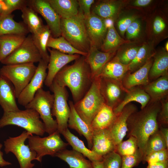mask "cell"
Returning <instances> with one entry per match:
<instances>
[{
	"mask_svg": "<svg viewBox=\"0 0 168 168\" xmlns=\"http://www.w3.org/2000/svg\"><path fill=\"white\" fill-rule=\"evenodd\" d=\"M6 7L1 16L12 14L14 11L21 10L23 7L28 5V0H3Z\"/></svg>",
	"mask_w": 168,
	"mask_h": 168,
	"instance_id": "48",
	"label": "cell"
},
{
	"mask_svg": "<svg viewBox=\"0 0 168 168\" xmlns=\"http://www.w3.org/2000/svg\"><path fill=\"white\" fill-rule=\"evenodd\" d=\"M116 116L113 109L104 103L94 118L91 126L93 130L109 128Z\"/></svg>",
	"mask_w": 168,
	"mask_h": 168,
	"instance_id": "35",
	"label": "cell"
},
{
	"mask_svg": "<svg viewBox=\"0 0 168 168\" xmlns=\"http://www.w3.org/2000/svg\"><path fill=\"white\" fill-rule=\"evenodd\" d=\"M51 32L47 25H44L36 33L31 35L33 42L38 50L42 59L48 63L49 55L47 51V43Z\"/></svg>",
	"mask_w": 168,
	"mask_h": 168,
	"instance_id": "39",
	"label": "cell"
},
{
	"mask_svg": "<svg viewBox=\"0 0 168 168\" xmlns=\"http://www.w3.org/2000/svg\"><path fill=\"white\" fill-rule=\"evenodd\" d=\"M147 41L153 43L156 46L168 37V16L157 8L146 16Z\"/></svg>",
	"mask_w": 168,
	"mask_h": 168,
	"instance_id": "11",
	"label": "cell"
},
{
	"mask_svg": "<svg viewBox=\"0 0 168 168\" xmlns=\"http://www.w3.org/2000/svg\"><path fill=\"white\" fill-rule=\"evenodd\" d=\"M36 68L37 66L32 63L6 65L0 69V75L12 83L17 99L31 80Z\"/></svg>",
	"mask_w": 168,
	"mask_h": 168,
	"instance_id": "7",
	"label": "cell"
},
{
	"mask_svg": "<svg viewBox=\"0 0 168 168\" xmlns=\"http://www.w3.org/2000/svg\"><path fill=\"white\" fill-rule=\"evenodd\" d=\"M142 161L138 149L133 154L121 156V168H133Z\"/></svg>",
	"mask_w": 168,
	"mask_h": 168,
	"instance_id": "47",
	"label": "cell"
},
{
	"mask_svg": "<svg viewBox=\"0 0 168 168\" xmlns=\"http://www.w3.org/2000/svg\"><path fill=\"white\" fill-rule=\"evenodd\" d=\"M54 156L66 162L70 168H93L91 161L86 159L81 153L73 149H64L57 153Z\"/></svg>",
	"mask_w": 168,
	"mask_h": 168,
	"instance_id": "30",
	"label": "cell"
},
{
	"mask_svg": "<svg viewBox=\"0 0 168 168\" xmlns=\"http://www.w3.org/2000/svg\"><path fill=\"white\" fill-rule=\"evenodd\" d=\"M100 77L95 78L84 96L74 104L75 109L78 114L90 125L97 113L105 103L100 90Z\"/></svg>",
	"mask_w": 168,
	"mask_h": 168,
	"instance_id": "5",
	"label": "cell"
},
{
	"mask_svg": "<svg viewBox=\"0 0 168 168\" xmlns=\"http://www.w3.org/2000/svg\"><path fill=\"white\" fill-rule=\"evenodd\" d=\"M92 142L91 150L100 156L116 152V145L109 128L93 130Z\"/></svg>",
	"mask_w": 168,
	"mask_h": 168,
	"instance_id": "20",
	"label": "cell"
},
{
	"mask_svg": "<svg viewBox=\"0 0 168 168\" xmlns=\"http://www.w3.org/2000/svg\"><path fill=\"white\" fill-rule=\"evenodd\" d=\"M161 109L157 117V121L161 125L167 126L168 124V97L160 100Z\"/></svg>",
	"mask_w": 168,
	"mask_h": 168,
	"instance_id": "50",
	"label": "cell"
},
{
	"mask_svg": "<svg viewBox=\"0 0 168 168\" xmlns=\"http://www.w3.org/2000/svg\"><path fill=\"white\" fill-rule=\"evenodd\" d=\"M41 55L35 46L31 35L26 36L22 43L1 63L10 65L39 62Z\"/></svg>",
	"mask_w": 168,
	"mask_h": 168,
	"instance_id": "12",
	"label": "cell"
},
{
	"mask_svg": "<svg viewBox=\"0 0 168 168\" xmlns=\"http://www.w3.org/2000/svg\"><path fill=\"white\" fill-rule=\"evenodd\" d=\"M153 60V57L135 71L132 73L127 72L122 82L124 87L129 90L137 86H144L148 84L150 82L149 73Z\"/></svg>",
	"mask_w": 168,
	"mask_h": 168,
	"instance_id": "23",
	"label": "cell"
},
{
	"mask_svg": "<svg viewBox=\"0 0 168 168\" xmlns=\"http://www.w3.org/2000/svg\"><path fill=\"white\" fill-rule=\"evenodd\" d=\"M129 0H102L97 1L92 12L101 18L114 23L125 7Z\"/></svg>",
	"mask_w": 168,
	"mask_h": 168,
	"instance_id": "18",
	"label": "cell"
},
{
	"mask_svg": "<svg viewBox=\"0 0 168 168\" xmlns=\"http://www.w3.org/2000/svg\"><path fill=\"white\" fill-rule=\"evenodd\" d=\"M85 22L91 46L100 49L105 36L108 27L107 21L91 12L85 18Z\"/></svg>",
	"mask_w": 168,
	"mask_h": 168,
	"instance_id": "16",
	"label": "cell"
},
{
	"mask_svg": "<svg viewBox=\"0 0 168 168\" xmlns=\"http://www.w3.org/2000/svg\"><path fill=\"white\" fill-rule=\"evenodd\" d=\"M16 98L15 91L12 83L6 78L0 75V105L4 112L20 110Z\"/></svg>",
	"mask_w": 168,
	"mask_h": 168,
	"instance_id": "22",
	"label": "cell"
},
{
	"mask_svg": "<svg viewBox=\"0 0 168 168\" xmlns=\"http://www.w3.org/2000/svg\"><path fill=\"white\" fill-rule=\"evenodd\" d=\"M28 5L44 19L53 37L57 38L61 36V18L47 0H28Z\"/></svg>",
	"mask_w": 168,
	"mask_h": 168,
	"instance_id": "13",
	"label": "cell"
},
{
	"mask_svg": "<svg viewBox=\"0 0 168 168\" xmlns=\"http://www.w3.org/2000/svg\"><path fill=\"white\" fill-rule=\"evenodd\" d=\"M145 18L146 16L138 18L130 24L126 30L125 39L138 43L147 41Z\"/></svg>",
	"mask_w": 168,
	"mask_h": 168,
	"instance_id": "33",
	"label": "cell"
},
{
	"mask_svg": "<svg viewBox=\"0 0 168 168\" xmlns=\"http://www.w3.org/2000/svg\"><path fill=\"white\" fill-rule=\"evenodd\" d=\"M138 149L136 138L130 136L128 139L122 141L117 145L116 152L122 156L133 154Z\"/></svg>",
	"mask_w": 168,
	"mask_h": 168,
	"instance_id": "45",
	"label": "cell"
},
{
	"mask_svg": "<svg viewBox=\"0 0 168 168\" xmlns=\"http://www.w3.org/2000/svg\"><path fill=\"white\" fill-rule=\"evenodd\" d=\"M144 16H145L136 10L125 9L114 22V26L120 36L124 39L126 30L130 24L137 19Z\"/></svg>",
	"mask_w": 168,
	"mask_h": 168,
	"instance_id": "38",
	"label": "cell"
},
{
	"mask_svg": "<svg viewBox=\"0 0 168 168\" xmlns=\"http://www.w3.org/2000/svg\"><path fill=\"white\" fill-rule=\"evenodd\" d=\"M103 168H121V156L117 152H111L103 157Z\"/></svg>",
	"mask_w": 168,
	"mask_h": 168,
	"instance_id": "46",
	"label": "cell"
},
{
	"mask_svg": "<svg viewBox=\"0 0 168 168\" xmlns=\"http://www.w3.org/2000/svg\"><path fill=\"white\" fill-rule=\"evenodd\" d=\"M40 119L38 113L31 109L4 112L0 119V128L8 125H16L23 128L31 135L43 136L45 129Z\"/></svg>",
	"mask_w": 168,
	"mask_h": 168,
	"instance_id": "4",
	"label": "cell"
},
{
	"mask_svg": "<svg viewBox=\"0 0 168 168\" xmlns=\"http://www.w3.org/2000/svg\"><path fill=\"white\" fill-rule=\"evenodd\" d=\"M107 24V32L100 49L102 51L108 52L117 50L122 45L131 42L122 38L117 31L113 21Z\"/></svg>",
	"mask_w": 168,
	"mask_h": 168,
	"instance_id": "28",
	"label": "cell"
},
{
	"mask_svg": "<svg viewBox=\"0 0 168 168\" xmlns=\"http://www.w3.org/2000/svg\"><path fill=\"white\" fill-rule=\"evenodd\" d=\"M49 53V59L47 65L48 72L44 83L50 87L58 73L68 63L75 61L81 55L68 54L61 53L56 49L47 48Z\"/></svg>",
	"mask_w": 168,
	"mask_h": 168,
	"instance_id": "15",
	"label": "cell"
},
{
	"mask_svg": "<svg viewBox=\"0 0 168 168\" xmlns=\"http://www.w3.org/2000/svg\"><path fill=\"white\" fill-rule=\"evenodd\" d=\"M68 104L70 109L68 126L76 130L81 136H83L91 149L92 146V136L93 130L91 125L86 124L79 116L76 111L72 101H69Z\"/></svg>",
	"mask_w": 168,
	"mask_h": 168,
	"instance_id": "24",
	"label": "cell"
},
{
	"mask_svg": "<svg viewBox=\"0 0 168 168\" xmlns=\"http://www.w3.org/2000/svg\"><path fill=\"white\" fill-rule=\"evenodd\" d=\"M168 147L161 136L159 130L152 135L148 139L144 151L143 160L150 154L160 150L167 149Z\"/></svg>",
	"mask_w": 168,
	"mask_h": 168,
	"instance_id": "44",
	"label": "cell"
},
{
	"mask_svg": "<svg viewBox=\"0 0 168 168\" xmlns=\"http://www.w3.org/2000/svg\"><path fill=\"white\" fill-rule=\"evenodd\" d=\"M54 101L53 94L41 88L36 92L32 100L25 106V109L34 110L38 113L44 124L45 132L49 135L58 129L57 123L52 114Z\"/></svg>",
	"mask_w": 168,
	"mask_h": 168,
	"instance_id": "6",
	"label": "cell"
},
{
	"mask_svg": "<svg viewBox=\"0 0 168 168\" xmlns=\"http://www.w3.org/2000/svg\"><path fill=\"white\" fill-rule=\"evenodd\" d=\"M128 70V65L122 63L114 56L104 66L98 77L111 79L122 83Z\"/></svg>",
	"mask_w": 168,
	"mask_h": 168,
	"instance_id": "29",
	"label": "cell"
},
{
	"mask_svg": "<svg viewBox=\"0 0 168 168\" xmlns=\"http://www.w3.org/2000/svg\"><path fill=\"white\" fill-rule=\"evenodd\" d=\"M61 134L63 136L70 145L73 150L82 154L91 162L102 161L103 157L96 154L85 146L83 142L77 136L71 133L68 128L63 131Z\"/></svg>",
	"mask_w": 168,
	"mask_h": 168,
	"instance_id": "31",
	"label": "cell"
},
{
	"mask_svg": "<svg viewBox=\"0 0 168 168\" xmlns=\"http://www.w3.org/2000/svg\"><path fill=\"white\" fill-rule=\"evenodd\" d=\"M142 88L149 95L151 101H160L168 97V75L161 77L150 82Z\"/></svg>",
	"mask_w": 168,
	"mask_h": 168,
	"instance_id": "27",
	"label": "cell"
},
{
	"mask_svg": "<svg viewBox=\"0 0 168 168\" xmlns=\"http://www.w3.org/2000/svg\"><path fill=\"white\" fill-rule=\"evenodd\" d=\"M100 77V90L105 103L113 109L121 102L123 94L128 90L125 89L122 83L118 81Z\"/></svg>",
	"mask_w": 168,
	"mask_h": 168,
	"instance_id": "17",
	"label": "cell"
},
{
	"mask_svg": "<svg viewBox=\"0 0 168 168\" xmlns=\"http://www.w3.org/2000/svg\"><path fill=\"white\" fill-rule=\"evenodd\" d=\"M48 64L42 59L39 62L34 76L17 98L20 105L25 106L32 100L37 91L42 88L47 75Z\"/></svg>",
	"mask_w": 168,
	"mask_h": 168,
	"instance_id": "14",
	"label": "cell"
},
{
	"mask_svg": "<svg viewBox=\"0 0 168 168\" xmlns=\"http://www.w3.org/2000/svg\"><path fill=\"white\" fill-rule=\"evenodd\" d=\"M168 149H165L150 154L145 158L143 162L150 164L164 161L168 160Z\"/></svg>",
	"mask_w": 168,
	"mask_h": 168,
	"instance_id": "49",
	"label": "cell"
},
{
	"mask_svg": "<svg viewBox=\"0 0 168 168\" xmlns=\"http://www.w3.org/2000/svg\"><path fill=\"white\" fill-rule=\"evenodd\" d=\"M150 100L149 95L142 88L135 87L128 90L121 102L113 109V111L117 115L121 112L125 105L133 101L140 103L141 109H142Z\"/></svg>",
	"mask_w": 168,
	"mask_h": 168,
	"instance_id": "26",
	"label": "cell"
},
{
	"mask_svg": "<svg viewBox=\"0 0 168 168\" xmlns=\"http://www.w3.org/2000/svg\"><path fill=\"white\" fill-rule=\"evenodd\" d=\"M60 134L57 130L44 137L33 135L28 137V145L31 150L36 152V160L41 162L44 156H54L57 153L66 148L68 144L62 140Z\"/></svg>",
	"mask_w": 168,
	"mask_h": 168,
	"instance_id": "8",
	"label": "cell"
},
{
	"mask_svg": "<svg viewBox=\"0 0 168 168\" xmlns=\"http://www.w3.org/2000/svg\"><path fill=\"white\" fill-rule=\"evenodd\" d=\"M137 110V106L130 103L125 105L121 112L116 115L109 129L116 146L123 141L127 134V122L128 117Z\"/></svg>",
	"mask_w": 168,
	"mask_h": 168,
	"instance_id": "19",
	"label": "cell"
},
{
	"mask_svg": "<svg viewBox=\"0 0 168 168\" xmlns=\"http://www.w3.org/2000/svg\"><path fill=\"white\" fill-rule=\"evenodd\" d=\"M47 1L61 18H69L76 16L79 12L77 0H47Z\"/></svg>",
	"mask_w": 168,
	"mask_h": 168,
	"instance_id": "32",
	"label": "cell"
},
{
	"mask_svg": "<svg viewBox=\"0 0 168 168\" xmlns=\"http://www.w3.org/2000/svg\"><path fill=\"white\" fill-rule=\"evenodd\" d=\"M21 10L22 12L21 16L24 24L31 35L37 32L44 25L38 13L28 5L23 7Z\"/></svg>",
	"mask_w": 168,
	"mask_h": 168,
	"instance_id": "40",
	"label": "cell"
},
{
	"mask_svg": "<svg viewBox=\"0 0 168 168\" xmlns=\"http://www.w3.org/2000/svg\"><path fill=\"white\" fill-rule=\"evenodd\" d=\"M26 37L25 35L16 34L0 36V62L16 49Z\"/></svg>",
	"mask_w": 168,
	"mask_h": 168,
	"instance_id": "34",
	"label": "cell"
},
{
	"mask_svg": "<svg viewBox=\"0 0 168 168\" xmlns=\"http://www.w3.org/2000/svg\"><path fill=\"white\" fill-rule=\"evenodd\" d=\"M156 46L151 42L144 43L139 49L135 58L128 65V72L132 73L142 66L154 55Z\"/></svg>",
	"mask_w": 168,
	"mask_h": 168,
	"instance_id": "36",
	"label": "cell"
},
{
	"mask_svg": "<svg viewBox=\"0 0 168 168\" xmlns=\"http://www.w3.org/2000/svg\"><path fill=\"white\" fill-rule=\"evenodd\" d=\"M13 17L12 14L0 17V36L11 34L26 35L29 32L24 24L16 21Z\"/></svg>",
	"mask_w": 168,
	"mask_h": 168,
	"instance_id": "37",
	"label": "cell"
},
{
	"mask_svg": "<svg viewBox=\"0 0 168 168\" xmlns=\"http://www.w3.org/2000/svg\"><path fill=\"white\" fill-rule=\"evenodd\" d=\"M61 36L74 47L88 53L91 46L86 29L85 17L79 11L76 16L67 19H61Z\"/></svg>",
	"mask_w": 168,
	"mask_h": 168,
	"instance_id": "3",
	"label": "cell"
},
{
	"mask_svg": "<svg viewBox=\"0 0 168 168\" xmlns=\"http://www.w3.org/2000/svg\"><path fill=\"white\" fill-rule=\"evenodd\" d=\"M159 131L168 147V128L167 127L161 126L159 127Z\"/></svg>",
	"mask_w": 168,
	"mask_h": 168,
	"instance_id": "53",
	"label": "cell"
},
{
	"mask_svg": "<svg viewBox=\"0 0 168 168\" xmlns=\"http://www.w3.org/2000/svg\"><path fill=\"white\" fill-rule=\"evenodd\" d=\"M6 7L3 0H0V17L3 12L6 9Z\"/></svg>",
	"mask_w": 168,
	"mask_h": 168,
	"instance_id": "56",
	"label": "cell"
},
{
	"mask_svg": "<svg viewBox=\"0 0 168 168\" xmlns=\"http://www.w3.org/2000/svg\"><path fill=\"white\" fill-rule=\"evenodd\" d=\"M47 47L54 49L66 54H78L85 57L87 54V53L76 49L62 36L54 38L51 35L48 39Z\"/></svg>",
	"mask_w": 168,
	"mask_h": 168,
	"instance_id": "42",
	"label": "cell"
},
{
	"mask_svg": "<svg viewBox=\"0 0 168 168\" xmlns=\"http://www.w3.org/2000/svg\"><path fill=\"white\" fill-rule=\"evenodd\" d=\"M165 49L168 52V40L166 42L165 45L164 47Z\"/></svg>",
	"mask_w": 168,
	"mask_h": 168,
	"instance_id": "57",
	"label": "cell"
},
{
	"mask_svg": "<svg viewBox=\"0 0 168 168\" xmlns=\"http://www.w3.org/2000/svg\"><path fill=\"white\" fill-rule=\"evenodd\" d=\"M161 1L159 0H129L125 9L136 10L146 16L158 8Z\"/></svg>",
	"mask_w": 168,
	"mask_h": 168,
	"instance_id": "43",
	"label": "cell"
},
{
	"mask_svg": "<svg viewBox=\"0 0 168 168\" xmlns=\"http://www.w3.org/2000/svg\"><path fill=\"white\" fill-rule=\"evenodd\" d=\"M2 147V145L0 143V166L1 167H3L12 164L10 162L5 161L3 158V153L1 151Z\"/></svg>",
	"mask_w": 168,
	"mask_h": 168,
	"instance_id": "54",
	"label": "cell"
},
{
	"mask_svg": "<svg viewBox=\"0 0 168 168\" xmlns=\"http://www.w3.org/2000/svg\"><path fill=\"white\" fill-rule=\"evenodd\" d=\"M153 58V62L149 73L150 81L168 75V52L164 47L160 48L156 50Z\"/></svg>",
	"mask_w": 168,
	"mask_h": 168,
	"instance_id": "25",
	"label": "cell"
},
{
	"mask_svg": "<svg viewBox=\"0 0 168 168\" xmlns=\"http://www.w3.org/2000/svg\"><path fill=\"white\" fill-rule=\"evenodd\" d=\"M30 135H32L25 131L17 136L9 137L4 142L5 153L12 152L15 155L20 168H33L35 166V164L31 161L36 160V153L30 149L28 145L25 143Z\"/></svg>",
	"mask_w": 168,
	"mask_h": 168,
	"instance_id": "9",
	"label": "cell"
},
{
	"mask_svg": "<svg viewBox=\"0 0 168 168\" xmlns=\"http://www.w3.org/2000/svg\"><path fill=\"white\" fill-rule=\"evenodd\" d=\"M79 11L84 16L85 18L89 16L91 13V8L95 2L94 0H78Z\"/></svg>",
	"mask_w": 168,
	"mask_h": 168,
	"instance_id": "51",
	"label": "cell"
},
{
	"mask_svg": "<svg viewBox=\"0 0 168 168\" xmlns=\"http://www.w3.org/2000/svg\"><path fill=\"white\" fill-rule=\"evenodd\" d=\"M54 81L69 89L74 104L78 101L87 91L93 81L85 56L81 55L73 64L64 67L56 74Z\"/></svg>",
	"mask_w": 168,
	"mask_h": 168,
	"instance_id": "2",
	"label": "cell"
},
{
	"mask_svg": "<svg viewBox=\"0 0 168 168\" xmlns=\"http://www.w3.org/2000/svg\"><path fill=\"white\" fill-rule=\"evenodd\" d=\"M54 96L52 115L56 118L57 130L60 134L68 128L70 109L68 103V93L66 87L61 86L53 81L50 86Z\"/></svg>",
	"mask_w": 168,
	"mask_h": 168,
	"instance_id": "10",
	"label": "cell"
},
{
	"mask_svg": "<svg viewBox=\"0 0 168 168\" xmlns=\"http://www.w3.org/2000/svg\"><path fill=\"white\" fill-rule=\"evenodd\" d=\"M168 160L162 162L148 164L147 168H168Z\"/></svg>",
	"mask_w": 168,
	"mask_h": 168,
	"instance_id": "52",
	"label": "cell"
},
{
	"mask_svg": "<svg viewBox=\"0 0 168 168\" xmlns=\"http://www.w3.org/2000/svg\"><path fill=\"white\" fill-rule=\"evenodd\" d=\"M143 43L131 42L125 44L117 50L114 57L122 63L129 65L135 58Z\"/></svg>",
	"mask_w": 168,
	"mask_h": 168,
	"instance_id": "41",
	"label": "cell"
},
{
	"mask_svg": "<svg viewBox=\"0 0 168 168\" xmlns=\"http://www.w3.org/2000/svg\"><path fill=\"white\" fill-rule=\"evenodd\" d=\"M161 109L160 101L150 100L145 107L133 113L128 119V136H132L136 138L142 160L148 139L159 130L157 117Z\"/></svg>",
	"mask_w": 168,
	"mask_h": 168,
	"instance_id": "1",
	"label": "cell"
},
{
	"mask_svg": "<svg viewBox=\"0 0 168 168\" xmlns=\"http://www.w3.org/2000/svg\"><path fill=\"white\" fill-rule=\"evenodd\" d=\"M92 162L93 168H103L102 161H94Z\"/></svg>",
	"mask_w": 168,
	"mask_h": 168,
	"instance_id": "55",
	"label": "cell"
},
{
	"mask_svg": "<svg viewBox=\"0 0 168 168\" xmlns=\"http://www.w3.org/2000/svg\"><path fill=\"white\" fill-rule=\"evenodd\" d=\"M116 51L105 52L91 47L85 59L90 67L93 80L98 77L104 66L115 56Z\"/></svg>",
	"mask_w": 168,
	"mask_h": 168,
	"instance_id": "21",
	"label": "cell"
}]
</instances>
